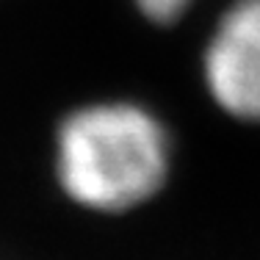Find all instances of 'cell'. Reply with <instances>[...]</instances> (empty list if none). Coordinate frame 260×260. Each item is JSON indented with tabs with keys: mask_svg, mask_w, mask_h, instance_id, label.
Here are the masks:
<instances>
[{
	"mask_svg": "<svg viewBox=\"0 0 260 260\" xmlns=\"http://www.w3.org/2000/svg\"><path fill=\"white\" fill-rule=\"evenodd\" d=\"M55 169L80 205L125 210L160 188L169 172V136L141 105H89L61 122Z\"/></svg>",
	"mask_w": 260,
	"mask_h": 260,
	"instance_id": "1",
	"label": "cell"
},
{
	"mask_svg": "<svg viewBox=\"0 0 260 260\" xmlns=\"http://www.w3.org/2000/svg\"><path fill=\"white\" fill-rule=\"evenodd\" d=\"M210 94L224 111L260 122V0H235L205 53Z\"/></svg>",
	"mask_w": 260,
	"mask_h": 260,
	"instance_id": "2",
	"label": "cell"
},
{
	"mask_svg": "<svg viewBox=\"0 0 260 260\" xmlns=\"http://www.w3.org/2000/svg\"><path fill=\"white\" fill-rule=\"evenodd\" d=\"M139 9L144 11V17H150L152 22H175L191 6V0H136Z\"/></svg>",
	"mask_w": 260,
	"mask_h": 260,
	"instance_id": "3",
	"label": "cell"
}]
</instances>
